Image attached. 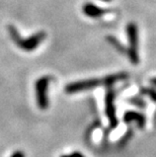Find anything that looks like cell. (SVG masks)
Listing matches in <instances>:
<instances>
[{
	"instance_id": "1",
	"label": "cell",
	"mask_w": 156,
	"mask_h": 157,
	"mask_svg": "<svg viewBox=\"0 0 156 157\" xmlns=\"http://www.w3.org/2000/svg\"><path fill=\"white\" fill-rule=\"evenodd\" d=\"M8 31H9V34H10L12 41L21 50H24V51H26V52H31L36 50L42 44V42L44 41L46 38L45 32H39L28 39H21V36L18 35L17 29L13 25H8Z\"/></svg>"
},
{
	"instance_id": "2",
	"label": "cell",
	"mask_w": 156,
	"mask_h": 157,
	"mask_svg": "<svg viewBox=\"0 0 156 157\" xmlns=\"http://www.w3.org/2000/svg\"><path fill=\"white\" fill-rule=\"evenodd\" d=\"M127 35L129 41V48L127 50L128 58L133 65H138L140 62L138 51V26L136 25L135 22H130L127 25Z\"/></svg>"
},
{
	"instance_id": "3",
	"label": "cell",
	"mask_w": 156,
	"mask_h": 157,
	"mask_svg": "<svg viewBox=\"0 0 156 157\" xmlns=\"http://www.w3.org/2000/svg\"><path fill=\"white\" fill-rule=\"evenodd\" d=\"M51 81V77L49 76H43L39 78L36 82V98L38 106L41 109H46L49 106V98H48V89L49 83Z\"/></svg>"
},
{
	"instance_id": "4",
	"label": "cell",
	"mask_w": 156,
	"mask_h": 157,
	"mask_svg": "<svg viewBox=\"0 0 156 157\" xmlns=\"http://www.w3.org/2000/svg\"><path fill=\"white\" fill-rule=\"evenodd\" d=\"M101 84H102V78H91V79L80 80V81L71 82L66 85L65 92L76 93L80 91H85V90L93 89Z\"/></svg>"
},
{
	"instance_id": "5",
	"label": "cell",
	"mask_w": 156,
	"mask_h": 157,
	"mask_svg": "<svg viewBox=\"0 0 156 157\" xmlns=\"http://www.w3.org/2000/svg\"><path fill=\"white\" fill-rule=\"evenodd\" d=\"M115 91L112 88H108L105 94V115H107L109 126L112 129L116 128L118 126V119L117 113H116V105H115Z\"/></svg>"
},
{
	"instance_id": "6",
	"label": "cell",
	"mask_w": 156,
	"mask_h": 157,
	"mask_svg": "<svg viewBox=\"0 0 156 157\" xmlns=\"http://www.w3.org/2000/svg\"><path fill=\"white\" fill-rule=\"evenodd\" d=\"M82 10H83V13L86 16L91 17V18L101 17L102 15H105V13L108 12V10L98 7V6H96L95 4H93V3H90V2L85 3V4L83 5Z\"/></svg>"
},
{
	"instance_id": "7",
	"label": "cell",
	"mask_w": 156,
	"mask_h": 157,
	"mask_svg": "<svg viewBox=\"0 0 156 157\" xmlns=\"http://www.w3.org/2000/svg\"><path fill=\"white\" fill-rule=\"evenodd\" d=\"M124 121L127 124H130L132 122L137 123V125L139 126V128H144L145 124H146V119L144 115H142L141 113L138 112H134V111H130L127 112L124 115Z\"/></svg>"
},
{
	"instance_id": "8",
	"label": "cell",
	"mask_w": 156,
	"mask_h": 157,
	"mask_svg": "<svg viewBox=\"0 0 156 157\" xmlns=\"http://www.w3.org/2000/svg\"><path fill=\"white\" fill-rule=\"evenodd\" d=\"M127 77L128 74L126 72H119V73H115V74H109L102 78V84L109 87L112 84H115L116 82L127 79Z\"/></svg>"
},
{
	"instance_id": "9",
	"label": "cell",
	"mask_w": 156,
	"mask_h": 157,
	"mask_svg": "<svg viewBox=\"0 0 156 157\" xmlns=\"http://www.w3.org/2000/svg\"><path fill=\"white\" fill-rule=\"evenodd\" d=\"M107 40H108V42L109 43V44H112V47H115V48L117 49L119 52H122V53H125L126 52V49L124 48V47H123V45L118 41L117 39L114 38V36H108V38H107Z\"/></svg>"
},
{
	"instance_id": "10",
	"label": "cell",
	"mask_w": 156,
	"mask_h": 157,
	"mask_svg": "<svg viewBox=\"0 0 156 157\" xmlns=\"http://www.w3.org/2000/svg\"><path fill=\"white\" fill-rule=\"evenodd\" d=\"M141 93L144 94L146 96H148L151 101H153L156 102V90H154L153 88L150 87H143L141 88Z\"/></svg>"
},
{
	"instance_id": "11",
	"label": "cell",
	"mask_w": 156,
	"mask_h": 157,
	"mask_svg": "<svg viewBox=\"0 0 156 157\" xmlns=\"http://www.w3.org/2000/svg\"><path fill=\"white\" fill-rule=\"evenodd\" d=\"M130 101L132 105H137L138 108H141V109H143L146 106V102L143 101V99H141V98H131Z\"/></svg>"
},
{
	"instance_id": "12",
	"label": "cell",
	"mask_w": 156,
	"mask_h": 157,
	"mask_svg": "<svg viewBox=\"0 0 156 157\" xmlns=\"http://www.w3.org/2000/svg\"><path fill=\"white\" fill-rule=\"evenodd\" d=\"M11 157H25V153L21 151H16L11 155Z\"/></svg>"
},
{
	"instance_id": "13",
	"label": "cell",
	"mask_w": 156,
	"mask_h": 157,
	"mask_svg": "<svg viewBox=\"0 0 156 157\" xmlns=\"http://www.w3.org/2000/svg\"><path fill=\"white\" fill-rule=\"evenodd\" d=\"M69 157H84V156L82 155L81 153H78V152H74V153H72L71 155H69Z\"/></svg>"
},
{
	"instance_id": "14",
	"label": "cell",
	"mask_w": 156,
	"mask_h": 157,
	"mask_svg": "<svg viewBox=\"0 0 156 157\" xmlns=\"http://www.w3.org/2000/svg\"><path fill=\"white\" fill-rule=\"evenodd\" d=\"M150 83H151L152 85L156 86V77H153V78H151V79H150Z\"/></svg>"
},
{
	"instance_id": "15",
	"label": "cell",
	"mask_w": 156,
	"mask_h": 157,
	"mask_svg": "<svg viewBox=\"0 0 156 157\" xmlns=\"http://www.w3.org/2000/svg\"><path fill=\"white\" fill-rule=\"evenodd\" d=\"M101 1H105V2H109V1H112V0H101Z\"/></svg>"
},
{
	"instance_id": "16",
	"label": "cell",
	"mask_w": 156,
	"mask_h": 157,
	"mask_svg": "<svg viewBox=\"0 0 156 157\" xmlns=\"http://www.w3.org/2000/svg\"><path fill=\"white\" fill-rule=\"evenodd\" d=\"M61 157H69V155H63V156H61Z\"/></svg>"
}]
</instances>
